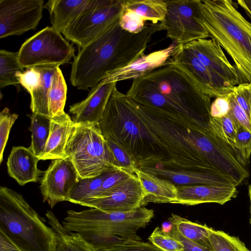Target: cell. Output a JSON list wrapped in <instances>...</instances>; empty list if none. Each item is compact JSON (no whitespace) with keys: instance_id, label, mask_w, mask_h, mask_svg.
Segmentation results:
<instances>
[{"instance_id":"cell-1","label":"cell","mask_w":251,"mask_h":251,"mask_svg":"<svg viewBox=\"0 0 251 251\" xmlns=\"http://www.w3.org/2000/svg\"><path fill=\"white\" fill-rule=\"evenodd\" d=\"M99 126L105 139L126 151L137 169L222 173L201 153L212 131L209 121L138 103L120 92L117 85Z\"/></svg>"},{"instance_id":"cell-2","label":"cell","mask_w":251,"mask_h":251,"mask_svg":"<svg viewBox=\"0 0 251 251\" xmlns=\"http://www.w3.org/2000/svg\"><path fill=\"white\" fill-rule=\"evenodd\" d=\"M162 30L159 23L146 25L140 32L131 33L123 29L119 21L80 48L72 63L70 82L79 89L91 88L108 75L145 54L153 35Z\"/></svg>"},{"instance_id":"cell-3","label":"cell","mask_w":251,"mask_h":251,"mask_svg":"<svg viewBox=\"0 0 251 251\" xmlns=\"http://www.w3.org/2000/svg\"><path fill=\"white\" fill-rule=\"evenodd\" d=\"M126 95L139 103L210 120L211 97L169 60L164 65L133 79Z\"/></svg>"},{"instance_id":"cell-4","label":"cell","mask_w":251,"mask_h":251,"mask_svg":"<svg viewBox=\"0 0 251 251\" xmlns=\"http://www.w3.org/2000/svg\"><path fill=\"white\" fill-rule=\"evenodd\" d=\"M201 1L202 24L232 59L240 83H251V23L231 0Z\"/></svg>"},{"instance_id":"cell-5","label":"cell","mask_w":251,"mask_h":251,"mask_svg":"<svg viewBox=\"0 0 251 251\" xmlns=\"http://www.w3.org/2000/svg\"><path fill=\"white\" fill-rule=\"evenodd\" d=\"M153 217L154 211L145 207L127 212L94 208L79 212L70 210L62 225L97 248L130 240L141 241L137 230L145 227Z\"/></svg>"},{"instance_id":"cell-6","label":"cell","mask_w":251,"mask_h":251,"mask_svg":"<svg viewBox=\"0 0 251 251\" xmlns=\"http://www.w3.org/2000/svg\"><path fill=\"white\" fill-rule=\"evenodd\" d=\"M22 195L0 187V231L22 251H55L56 233Z\"/></svg>"},{"instance_id":"cell-7","label":"cell","mask_w":251,"mask_h":251,"mask_svg":"<svg viewBox=\"0 0 251 251\" xmlns=\"http://www.w3.org/2000/svg\"><path fill=\"white\" fill-rule=\"evenodd\" d=\"M66 154L72 161L81 178L121 170L99 124L74 123Z\"/></svg>"},{"instance_id":"cell-8","label":"cell","mask_w":251,"mask_h":251,"mask_svg":"<svg viewBox=\"0 0 251 251\" xmlns=\"http://www.w3.org/2000/svg\"><path fill=\"white\" fill-rule=\"evenodd\" d=\"M124 0H90L81 15L62 34L81 48L119 22Z\"/></svg>"},{"instance_id":"cell-9","label":"cell","mask_w":251,"mask_h":251,"mask_svg":"<svg viewBox=\"0 0 251 251\" xmlns=\"http://www.w3.org/2000/svg\"><path fill=\"white\" fill-rule=\"evenodd\" d=\"M75 49L52 26H47L26 39L18 52L24 69L69 63L75 58Z\"/></svg>"},{"instance_id":"cell-10","label":"cell","mask_w":251,"mask_h":251,"mask_svg":"<svg viewBox=\"0 0 251 251\" xmlns=\"http://www.w3.org/2000/svg\"><path fill=\"white\" fill-rule=\"evenodd\" d=\"M167 12L160 22L167 37L177 45H185L210 35L202 24L200 0H165Z\"/></svg>"},{"instance_id":"cell-11","label":"cell","mask_w":251,"mask_h":251,"mask_svg":"<svg viewBox=\"0 0 251 251\" xmlns=\"http://www.w3.org/2000/svg\"><path fill=\"white\" fill-rule=\"evenodd\" d=\"M170 62L187 75L205 94L216 98L231 92L234 86L208 69L185 45H176Z\"/></svg>"},{"instance_id":"cell-12","label":"cell","mask_w":251,"mask_h":251,"mask_svg":"<svg viewBox=\"0 0 251 251\" xmlns=\"http://www.w3.org/2000/svg\"><path fill=\"white\" fill-rule=\"evenodd\" d=\"M44 5V0H0V38L35 30Z\"/></svg>"},{"instance_id":"cell-13","label":"cell","mask_w":251,"mask_h":251,"mask_svg":"<svg viewBox=\"0 0 251 251\" xmlns=\"http://www.w3.org/2000/svg\"><path fill=\"white\" fill-rule=\"evenodd\" d=\"M79 178L70 157L52 160L41 180L40 188L44 201L53 208L57 203L66 201Z\"/></svg>"},{"instance_id":"cell-14","label":"cell","mask_w":251,"mask_h":251,"mask_svg":"<svg viewBox=\"0 0 251 251\" xmlns=\"http://www.w3.org/2000/svg\"><path fill=\"white\" fill-rule=\"evenodd\" d=\"M145 196L138 178L134 175L108 193L81 205L107 211L127 212L144 207Z\"/></svg>"},{"instance_id":"cell-15","label":"cell","mask_w":251,"mask_h":251,"mask_svg":"<svg viewBox=\"0 0 251 251\" xmlns=\"http://www.w3.org/2000/svg\"><path fill=\"white\" fill-rule=\"evenodd\" d=\"M185 45L210 71L234 87L240 84L234 65L230 63L222 48L214 39H199Z\"/></svg>"},{"instance_id":"cell-16","label":"cell","mask_w":251,"mask_h":251,"mask_svg":"<svg viewBox=\"0 0 251 251\" xmlns=\"http://www.w3.org/2000/svg\"><path fill=\"white\" fill-rule=\"evenodd\" d=\"M116 82L100 81L92 87L87 98L70 106L69 112L75 123L99 124L105 107Z\"/></svg>"},{"instance_id":"cell-17","label":"cell","mask_w":251,"mask_h":251,"mask_svg":"<svg viewBox=\"0 0 251 251\" xmlns=\"http://www.w3.org/2000/svg\"><path fill=\"white\" fill-rule=\"evenodd\" d=\"M177 196L173 203L194 205L203 203L221 205L236 197L235 186L213 185H176Z\"/></svg>"},{"instance_id":"cell-18","label":"cell","mask_w":251,"mask_h":251,"mask_svg":"<svg viewBox=\"0 0 251 251\" xmlns=\"http://www.w3.org/2000/svg\"><path fill=\"white\" fill-rule=\"evenodd\" d=\"M176 45L173 44L165 49L144 54L128 65L108 75L101 81L117 83L134 79L149 73L167 63Z\"/></svg>"},{"instance_id":"cell-19","label":"cell","mask_w":251,"mask_h":251,"mask_svg":"<svg viewBox=\"0 0 251 251\" xmlns=\"http://www.w3.org/2000/svg\"><path fill=\"white\" fill-rule=\"evenodd\" d=\"M141 170L170 180L176 185L205 184L235 187L238 186L236 182L231 177L222 173L179 171L156 168H146Z\"/></svg>"},{"instance_id":"cell-20","label":"cell","mask_w":251,"mask_h":251,"mask_svg":"<svg viewBox=\"0 0 251 251\" xmlns=\"http://www.w3.org/2000/svg\"><path fill=\"white\" fill-rule=\"evenodd\" d=\"M39 160L30 147H13L6 162L8 173L20 185L36 182L43 173L37 167Z\"/></svg>"},{"instance_id":"cell-21","label":"cell","mask_w":251,"mask_h":251,"mask_svg":"<svg viewBox=\"0 0 251 251\" xmlns=\"http://www.w3.org/2000/svg\"><path fill=\"white\" fill-rule=\"evenodd\" d=\"M74 122L70 116L63 114L50 119L49 137L40 160H54L68 157L66 148Z\"/></svg>"},{"instance_id":"cell-22","label":"cell","mask_w":251,"mask_h":251,"mask_svg":"<svg viewBox=\"0 0 251 251\" xmlns=\"http://www.w3.org/2000/svg\"><path fill=\"white\" fill-rule=\"evenodd\" d=\"M135 174L145 193L144 206L149 202L173 203L176 200V185L170 180L138 169H136Z\"/></svg>"},{"instance_id":"cell-23","label":"cell","mask_w":251,"mask_h":251,"mask_svg":"<svg viewBox=\"0 0 251 251\" xmlns=\"http://www.w3.org/2000/svg\"><path fill=\"white\" fill-rule=\"evenodd\" d=\"M90 0H49L44 5L50 13L52 26L62 34L82 13Z\"/></svg>"},{"instance_id":"cell-24","label":"cell","mask_w":251,"mask_h":251,"mask_svg":"<svg viewBox=\"0 0 251 251\" xmlns=\"http://www.w3.org/2000/svg\"><path fill=\"white\" fill-rule=\"evenodd\" d=\"M46 216L49 225L56 233L55 251H99L78 233L66 229L52 211H47Z\"/></svg>"},{"instance_id":"cell-25","label":"cell","mask_w":251,"mask_h":251,"mask_svg":"<svg viewBox=\"0 0 251 251\" xmlns=\"http://www.w3.org/2000/svg\"><path fill=\"white\" fill-rule=\"evenodd\" d=\"M123 9L133 12L145 22L156 24L164 20L167 3L164 0H124Z\"/></svg>"},{"instance_id":"cell-26","label":"cell","mask_w":251,"mask_h":251,"mask_svg":"<svg viewBox=\"0 0 251 251\" xmlns=\"http://www.w3.org/2000/svg\"><path fill=\"white\" fill-rule=\"evenodd\" d=\"M36 67L41 73V82L30 95V109L32 113L50 118L49 110V96L52 77L58 67L42 66Z\"/></svg>"},{"instance_id":"cell-27","label":"cell","mask_w":251,"mask_h":251,"mask_svg":"<svg viewBox=\"0 0 251 251\" xmlns=\"http://www.w3.org/2000/svg\"><path fill=\"white\" fill-rule=\"evenodd\" d=\"M112 172H106L93 177L80 178L71 191L66 201L81 205L96 197L103 181Z\"/></svg>"},{"instance_id":"cell-28","label":"cell","mask_w":251,"mask_h":251,"mask_svg":"<svg viewBox=\"0 0 251 251\" xmlns=\"http://www.w3.org/2000/svg\"><path fill=\"white\" fill-rule=\"evenodd\" d=\"M27 116L31 120L29 130L31 133V142L29 147L40 159L49 137L51 118L39 114L32 113Z\"/></svg>"},{"instance_id":"cell-29","label":"cell","mask_w":251,"mask_h":251,"mask_svg":"<svg viewBox=\"0 0 251 251\" xmlns=\"http://www.w3.org/2000/svg\"><path fill=\"white\" fill-rule=\"evenodd\" d=\"M169 221L184 237L211 248L208 239L212 228L206 225L193 223L179 216L172 214Z\"/></svg>"},{"instance_id":"cell-30","label":"cell","mask_w":251,"mask_h":251,"mask_svg":"<svg viewBox=\"0 0 251 251\" xmlns=\"http://www.w3.org/2000/svg\"><path fill=\"white\" fill-rule=\"evenodd\" d=\"M67 87L62 71L57 67L52 77L49 96V110L50 118L65 112Z\"/></svg>"},{"instance_id":"cell-31","label":"cell","mask_w":251,"mask_h":251,"mask_svg":"<svg viewBox=\"0 0 251 251\" xmlns=\"http://www.w3.org/2000/svg\"><path fill=\"white\" fill-rule=\"evenodd\" d=\"M24 71L18 59V52L0 50V88L20 84L17 74Z\"/></svg>"},{"instance_id":"cell-32","label":"cell","mask_w":251,"mask_h":251,"mask_svg":"<svg viewBox=\"0 0 251 251\" xmlns=\"http://www.w3.org/2000/svg\"><path fill=\"white\" fill-rule=\"evenodd\" d=\"M209 126L214 133L233 151L240 162L239 155L235 148V139L238 126L229 114L221 118L210 117Z\"/></svg>"},{"instance_id":"cell-33","label":"cell","mask_w":251,"mask_h":251,"mask_svg":"<svg viewBox=\"0 0 251 251\" xmlns=\"http://www.w3.org/2000/svg\"><path fill=\"white\" fill-rule=\"evenodd\" d=\"M208 239L212 251H251L238 237L211 229Z\"/></svg>"},{"instance_id":"cell-34","label":"cell","mask_w":251,"mask_h":251,"mask_svg":"<svg viewBox=\"0 0 251 251\" xmlns=\"http://www.w3.org/2000/svg\"><path fill=\"white\" fill-rule=\"evenodd\" d=\"M149 240L161 251H184V246L179 240L159 227L154 230Z\"/></svg>"},{"instance_id":"cell-35","label":"cell","mask_w":251,"mask_h":251,"mask_svg":"<svg viewBox=\"0 0 251 251\" xmlns=\"http://www.w3.org/2000/svg\"><path fill=\"white\" fill-rule=\"evenodd\" d=\"M235 148L240 163L245 167L251 155V132L238 126L235 139Z\"/></svg>"},{"instance_id":"cell-36","label":"cell","mask_w":251,"mask_h":251,"mask_svg":"<svg viewBox=\"0 0 251 251\" xmlns=\"http://www.w3.org/2000/svg\"><path fill=\"white\" fill-rule=\"evenodd\" d=\"M95 248L99 251H161L152 244L133 240Z\"/></svg>"},{"instance_id":"cell-37","label":"cell","mask_w":251,"mask_h":251,"mask_svg":"<svg viewBox=\"0 0 251 251\" xmlns=\"http://www.w3.org/2000/svg\"><path fill=\"white\" fill-rule=\"evenodd\" d=\"M19 117L16 113H11L8 108L0 113V163L3 160L4 151L7 144L10 129Z\"/></svg>"},{"instance_id":"cell-38","label":"cell","mask_w":251,"mask_h":251,"mask_svg":"<svg viewBox=\"0 0 251 251\" xmlns=\"http://www.w3.org/2000/svg\"><path fill=\"white\" fill-rule=\"evenodd\" d=\"M106 140L120 168L131 174L135 175L137 169L135 164L126 151L121 145L111 140Z\"/></svg>"},{"instance_id":"cell-39","label":"cell","mask_w":251,"mask_h":251,"mask_svg":"<svg viewBox=\"0 0 251 251\" xmlns=\"http://www.w3.org/2000/svg\"><path fill=\"white\" fill-rule=\"evenodd\" d=\"M20 84L30 94L36 89L41 82V74L37 67L26 69L17 74Z\"/></svg>"},{"instance_id":"cell-40","label":"cell","mask_w":251,"mask_h":251,"mask_svg":"<svg viewBox=\"0 0 251 251\" xmlns=\"http://www.w3.org/2000/svg\"><path fill=\"white\" fill-rule=\"evenodd\" d=\"M145 22L132 12L123 9L119 19L121 28L131 33L140 32L145 26Z\"/></svg>"},{"instance_id":"cell-41","label":"cell","mask_w":251,"mask_h":251,"mask_svg":"<svg viewBox=\"0 0 251 251\" xmlns=\"http://www.w3.org/2000/svg\"><path fill=\"white\" fill-rule=\"evenodd\" d=\"M133 175H134L131 174L128 172L123 170L113 171L111 174L104 179L97 196L94 198L100 197L108 193L119 186Z\"/></svg>"},{"instance_id":"cell-42","label":"cell","mask_w":251,"mask_h":251,"mask_svg":"<svg viewBox=\"0 0 251 251\" xmlns=\"http://www.w3.org/2000/svg\"><path fill=\"white\" fill-rule=\"evenodd\" d=\"M228 98L230 106L229 115L238 126H241L251 132L250 118L238 103L232 91L228 93Z\"/></svg>"},{"instance_id":"cell-43","label":"cell","mask_w":251,"mask_h":251,"mask_svg":"<svg viewBox=\"0 0 251 251\" xmlns=\"http://www.w3.org/2000/svg\"><path fill=\"white\" fill-rule=\"evenodd\" d=\"M235 99L250 118L251 109V84L242 83L234 87L232 91Z\"/></svg>"},{"instance_id":"cell-44","label":"cell","mask_w":251,"mask_h":251,"mask_svg":"<svg viewBox=\"0 0 251 251\" xmlns=\"http://www.w3.org/2000/svg\"><path fill=\"white\" fill-rule=\"evenodd\" d=\"M230 106L228 93L218 96L211 103L210 116L213 118H221L227 115Z\"/></svg>"},{"instance_id":"cell-45","label":"cell","mask_w":251,"mask_h":251,"mask_svg":"<svg viewBox=\"0 0 251 251\" xmlns=\"http://www.w3.org/2000/svg\"><path fill=\"white\" fill-rule=\"evenodd\" d=\"M171 225V229L170 231H167V232L182 243L184 246V251H212L210 248L205 247L184 237L178 232L174 225Z\"/></svg>"},{"instance_id":"cell-46","label":"cell","mask_w":251,"mask_h":251,"mask_svg":"<svg viewBox=\"0 0 251 251\" xmlns=\"http://www.w3.org/2000/svg\"><path fill=\"white\" fill-rule=\"evenodd\" d=\"M0 251H22L1 231H0Z\"/></svg>"},{"instance_id":"cell-47","label":"cell","mask_w":251,"mask_h":251,"mask_svg":"<svg viewBox=\"0 0 251 251\" xmlns=\"http://www.w3.org/2000/svg\"><path fill=\"white\" fill-rule=\"evenodd\" d=\"M237 3L244 9L251 20V0H238Z\"/></svg>"},{"instance_id":"cell-48","label":"cell","mask_w":251,"mask_h":251,"mask_svg":"<svg viewBox=\"0 0 251 251\" xmlns=\"http://www.w3.org/2000/svg\"><path fill=\"white\" fill-rule=\"evenodd\" d=\"M248 191H249V196L250 201V213H251V216H250V224L251 226V183L249 186Z\"/></svg>"},{"instance_id":"cell-49","label":"cell","mask_w":251,"mask_h":251,"mask_svg":"<svg viewBox=\"0 0 251 251\" xmlns=\"http://www.w3.org/2000/svg\"><path fill=\"white\" fill-rule=\"evenodd\" d=\"M251 84V83H250ZM250 120H251V116H250Z\"/></svg>"}]
</instances>
